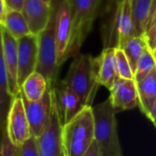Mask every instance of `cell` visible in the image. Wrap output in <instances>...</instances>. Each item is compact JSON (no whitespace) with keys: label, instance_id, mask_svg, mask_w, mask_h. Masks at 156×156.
<instances>
[{"label":"cell","instance_id":"cell-19","mask_svg":"<svg viewBox=\"0 0 156 156\" xmlns=\"http://www.w3.org/2000/svg\"><path fill=\"white\" fill-rule=\"evenodd\" d=\"M152 0H131V15L135 36H144L147 31Z\"/></svg>","mask_w":156,"mask_h":156},{"label":"cell","instance_id":"cell-7","mask_svg":"<svg viewBox=\"0 0 156 156\" xmlns=\"http://www.w3.org/2000/svg\"><path fill=\"white\" fill-rule=\"evenodd\" d=\"M62 123L59 109L54 98L49 123L43 133L37 138V145L40 156H66L62 139Z\"/></svg>","mask_w":156,"mask_h":156},{"label":"cell","instance_id":"cell-34","mask_svg":"<svg viewBox=\"0 0 156 156\" xmlns=\"http://www.w3.org/2000/svg\"><path fill=\"white\" fill-rule=\"evenodd\" d=\"M151 52H152V55H153V57H154V59H155V61H156V47L151 51Z\"/></svg>","mask_w":156,"mask_h":156},{"label":"cell","instance_id":"cell-21","mask_svg":"<svg viewBox=\"0 0 156 156\" xmlns=\"http://www.w3.org/2000/svg\"><path fill=\"white\" fill-rule=\"evenodd\" d=\"M3 27L17 40L31 33L22 12L20 11L8 9Z\"/></svg>","mask_w":156,"mask_h":156},{"label":"cell","instance_id":"cell-37","mask_svg":"<svg viewBox=\"0 0 156 156\" xmlns=\"http://www.w3.org/2000/svg\"><path fill=\"white\" fill-rule=\"evenodd\" d=\"M152 123H153V125H154V126H155V128H156V119L152 120Z\"/></svg>","mask_w":156,"mask_h":156},{"label":"cell","instance_id":"cell-15","mask_svg":"<svg viewBox=\"0 0 156 156\" xmlns=\"http://www.w3.org/2000/svg\"><path fill=\"white\" fill-rule=\"evenodd\" d=\"M22 14L31 34L39 35L48 25L51 14V6L42 0H25Z\"/></svg>","mask_w":156,"mask_h":156},{"label":"cell","instance_id":"cell-27","mask_svg":"<svg viewBox=\"0 0 156 156\" xmlns=\"http://www.w3.org/2000/svg\"><path fill=\"white\" fill-rule=\"evenodd\" d=\"M144 38L148 43V46L150 49L152 48L154 42L156 41V22L147 30L146 33L144 34Z\"/></svg>","mask_w":156,"mask_h":156},{"label":"cell","instance_id":"cell-38","mask_svg":"<svg viewBox=\"0 0 156 156\" xmlns=\"http://www.w3.org/2000/svg\"><path fill=\"white\" fill-rule=\"evenodd\" d=\"M17 156H18V155H17Z\"/></svg>","mask_w":156,"mask_h":156},{"label":"cell","instance_id":"cell-10","mask_svg":"<svg viewBox=\"0 0 156 156\" xmlns=\"http://www.w3.org/2000/svg\"><path fill=\"white\" fill-rule=\"evenodd\" d=\"M7 129L12 143L18 148L31 137L21 94L13 98L7 119Z\"/></svg>","mask_w":156,"mask_h":156},{"label":"cell","instance_id":"cell-18","mask_svg":"<svg viewBox=\"0 0 156 156\" xmlns=\"http://www.w3.org/2000/svg\"><path fill=\"white\" fill-rule=\"evenodd\" d=\"M137 89L139 108L147 117L156 100V67L137 84Z\"/></svg>","mask_w":156,"mask_h":156},{"label":"cell","instance_id":"cell-17","mask_svg":"<svg viewBox=\"0 0 156 156\" xmlns=\"http://www.w3.org/2000/svg\"><path fill=\"white\" fill-rule=\"evenodd\" d=\"M13 98L9 94L8 73L3 55L2 26H0V128L7 123Z\"/></svg>","mask_w":156,"mask_h":156},{"label":"cell","instance_id":"cell-11","mask_svg":"<svg viewBox=\"0 0 156 156\" xmlns=\"http://www.w3.org/2000/svg\"><path fill=\"white\" fill-rule=\"evenodd\" d=\"M18 82L21 87L25 80L37 69L39 59L38 35L30 33L18 40Z\"/></svg>","mask_w":156,"mask_h":156},{"label":"cell","instance_id":"cell-25","mask_svg":"<svg viewBox=\"0 0 156 156\" xmlns=\"http://www.w3.org/2000/svg\"><path fill=\"white\" fill-rule=\"evenodd\" d=\"M18 147H16L8 133L7 123L0 128V156H17Z\"/></svg>","mask_w":156,"mask_h":156},{"label":"cell","instance_id":"cell-12","mask_svg":"<svg viewBox=\"0 0 156 156\" xmlns=\"http://www.w3.org/2000/svg\"><path fill=\"white\" fill-rule=\"evenodd\" d=\"M3 55L8 73L9 94L14 98L20 94V87L18 82L19 57H18V40L15 39L2 26Z\"/></svg>","mask_w":156,"mask_h":156},{"label":"cell","instance_id":"cell-3","mask_svg":"<svg viewBox=\"0 0 156 156\" xmlns=\"http://www.w3.org/2000/svg\"><path fill=\"white\" fill-rule=\"evenodd\" d=\"M95 120V140L100 156H122L117 130L116 111L109 99L93 107Z\"/></svg>","mask_w":156,"mask_h":156},{"label":"cell","instance_id":"cell-23","mask_svg":"<svg viewBox=\"0 0 156 156\" xmlns=\"http://www.w3.org/2000/svg\"><path fill=\"white\" fill-rule=\"evenodd\" d=\"M154 67H156V61L152 55L151 49L148 46L139 59L136 66V71L134 73V80L136 84L140 83L146 75H148L151 72Z\"/></svg>","mask_w":156,"mask_h":156},{"label":"cell","instance_id":"cell-35","mask_svg":"<svg viewBox=\"0 0 156 156\" xmlns=\"http://www.w3.org/2000/svg\"><path fill=\"white\" fill-rule=\"evenodd\" d=\"M113 1H114V3H115V4H119V3H121V2H123L124 0H113Z\"/></svg>","mask_w":156,"mask_h":156},{"label":"cell","instance_id":"cell-5","mask_svg":"<svg viewBox=\"0 0 156 156\" xmlns=\"http://www.w3.org/2000/svg\"><path fill=\"white\" fill-rule=\"evenodd\" d=\"M101 0H71L72 39L68 56L74 57L90 33Z\"/></svg>","mask_w":156,"mask_h":156},{"label":"cell","instance_id":"cell-16","mask_svg":"<svg viewBox=\"0 0 156 156\" xmlns=\"http://www.w3.org/2000/svg\"><path fill=\"white\" fill-rule=\"evenodd\" d=\"M115 48H104L99 56L97 57L98 64V84L109 91L119 78L115 59Z\"/></svg>","mask_w":156,"mask_h":156},{"label":"cell","instance_id":"cell-33","mask_svg":"<svg viewBox=\"0 0 156 156\" xmlns=\"http://www.w3.org/2000/svg\"><path fill=\"white\" fill-rule=\"evenodd\" d=\"M42 1H43L44 3H46L47 5H49V6H51V4H52V1H53V0H42Z\"/></svg>","mask_w":156,"mask_h":156},{"label":"cell","instance_id":"cell-31","mask_svg":"<svg viewBox=\"0 0 156 156\" xmlns=\"http://www.w3.org/2000/svg\"><path fill=\"white\" fill-rule=\"evenodd\" d=\"M84 156H100L99 150H98V147L96 140H94L92 142V144L90 145V147L88 148L87 152L84 154Z\"/></svg>","mask_w":156,"mask_h":156},{"label":"cell","instance_id":"cell-26","mask_svg":"<svg viewBox=\"0 0 156 156\" xmlns=\"http://www.w3.org/2000/svg\"><path fill=\"white\" fill-rule=\"evenodd\" d=\"M18 156H40L37 145V139L30 137L26 142L18 148Z\"/></svg>","mask_w":156,"mask_h":156},{"label":"cell","instance_id":"cell-2","mask_svg":"<svg viewBox=\"0 0 156 156\" xmlns=\"http://www.w3.org/2000/svg\"><path fill=\"white\" fill-rule=\"evenodd\" d=\"M62 144L66 156H84L95 140L93 107H86L68 123L62 125Z\"/></svg>","mask_w":156,"mask_h":156},{"label":"cell","instance_id":"cell-1","mask_svg":"<svg viewBox=\"0 0 156 156\" xmlns=\"http://www.w3.org/2000/svg\"><path fill=\"white\" fill-rule=\"evenodd\" d=\"M62 81L78 96L84 107H92L99 87L97 58L80 52L76 54Z\"/></svg>","mask_w":156,"mask_h":156},{"label":"cell","instance_id":"cell-20","mask_svg":"<svg viewBox=\"0 0 156 156\" xmlns=\"http://www.w3.org/2000/svg\"><path fill=\"white\" fill-rule=\"evenodd\" d=\"M50 86L41 73L34 72L25 80L20 87V92L28 100L38 101L43 98Z\"/></svg>","mask_w":156,"mask_h":156},{"label":"cell","instance_id":"cell-9","mask_svg":"<svg viewBox=\"0 0 156 156\" xmlns=\"http://www.w3.org/2000/svg\"><path fill=\"white\" fill-rule=\"evenodd\" d=\"M72 39V7L71 0L59 2L56 18V49L59 68L69 59V48Z\"/></svg>","mask_w":156,"mask_h":156},{"label":"cell","instance_id":"cell-36","mask_svg":"<svg viewBox=\"0 0 156 156\" xmlns=\"http://www.w3.org/2000/svg\"><path fill=\"white\" fill-rule=\"evenodd\" d=\"M155 47H156V41L154 42V44H153V46H152V48L151 49V51H152V50H153V49H154Z\"/></svg>","mask_w":156,"mask_h":156},{"label":"cell","instance_id":"cell-24","mask_svg":"<svg viewBox=\"0 0 156 156\" xmlns=\"http://www.w3.org/2000/svg\"><path fill=\"white\" fill-rule=\"evenodd\" d=\"M116 67L119 78L124 79H134V73L132 72L130 63L122 49L117 48L115 51Z\"/></svg>","mask_w":156,"mask_h":156},{"label":"cell","instance_id":"cell-4","mask_svg":"<svg viewBox=\"0 0 156 156\" xmlns=\"http://www.w3.org/2000/svg\"><path fill=\"white\" fill-rule=\"evenodd\" d=\"M59 2L54 0L51 4V14L47 27L38 35L39 59L36 72L41 73L49 85L57 82L59 66L57 64L56 49V18Z\"/></svg>","mask_w":156,"mask_h":156},{"label":"cell","instance_id":"cell-6","mask_svg":"<svg viewBox=\"0 0 156 156\" xmlns=\"http://www.w3.org/2000/svg\"><path fill=\"white\" fill-rule=\"evenodd\" d=\"M131 15V0L116 4L110 30L105 37V48L122 49L128 40L134 37Z\"/></svg>","mask_w":156,"mask_h":156},{"label":"cell","instance_id":"cell-32","mask_svg":"<svg viewBox=\"0 0 156 156\" xmlns=\"http://www.w3.org/2000/svg\"><path fill=\"white\" fill-rule=\"evenodd\" d=\"M147 118H148L150 120H151V121L154 120V119H156V100H155V102H154V104H153V106H152V108H151L150 113L148 114Z\"/></svg>","mask_w":156,"mask_h":156},{"label":"cell","instance_id":"cell-29","mask_svg":"<svg viewBox=\"0 0 156 156\" xmlns=\"http://www.w3.org/2000/svg\"><path fill=\"white\" fill-rule=\"evenodd\" d=\"M7 11H8V8L5 0H0V26H3L5 23Z\"/></svg>","mask_w":156,"mask_h":156},{"label":"cell","instance_id":"cell-22","mask_svg":"<svg viewBox=\"0 0 156 156\" xmlns=\"http://www.w3.org/2000/svg\"><path fill=\"white\" fill-rule=\"evenodd\" d=\"M148 47V43L144 36H134L127 41L122 50L124 51L132 69L133 73H135L136 66L139 59L142 55L145 49Z\"/></svg>","mask_w":156,"mask_h":156},{"label":"cell","instance_id":"cell-13","mask_svg":"<svg viewBox=\"0 0 156 156\" xmlns=\"http://www.w3.org/2000/svg\"><path fill=\"white\" fill-rule=\"evenodd\" d=\"M109 92L108 99L116 113L139 107L138 89L134 79L119 78Z\"/></svg>","mask_w":156,"mask_h":156},{"label":"cell","instance_id":"cell-28","mask_svg":"<svg viewBox=\"0 0 156 156\" xmlns=\"http://www.w3.org/2000/svg\"><path fill=\"white\" fill-rule=\"evenodd\" d=\"M8 9L15 11H22L25 0H5Z\"/></svg>","mask_w":156,"mask_h":156},{"label":"cell","instance_id":"cell-14","mask_svg":"<svg viewBox=\"0 0 156 156\" xmlns=\"http://www.w3.org/2000/svg\"><path fill=\"white\" fill-rule=\"evenodd\" d=\"M52 89L62 125L68 123L86 108L82 105L78 96L62 81H57L52 85Z\"/></svg>","mask_w":156,"mask_h":156},{"label":"cell","instance_id":"cell-30","mask_svg":"<svg viewBox=\"0 0 156 156\" xmlns=\"http://www.w3.org/2000/svg\"><path fill=\"white\" fill-rule=\"evenodd\" d=\"M156 22V0H152V5H151V10L149 18V23H148V28H151L154 23Z\"/></svg>","mask_w":156,"mask_h":156},{"label":"cell","instance_id":"cell-8","mask_svg":"<svg viewBox=\"0 0 156 156\" xmlns=\"http://www.w3.org/2000/svg\"><path fill=\"white\" fill-rule=\"evenodd\" d=\"M22 98L30 123L31 136L37 139L43 133L50 120L53 100L52 86L49 87L43 98L38 101H30L23 96Z\"/></svg>","mask_w":156,"mask_h":156}]
</instances>
